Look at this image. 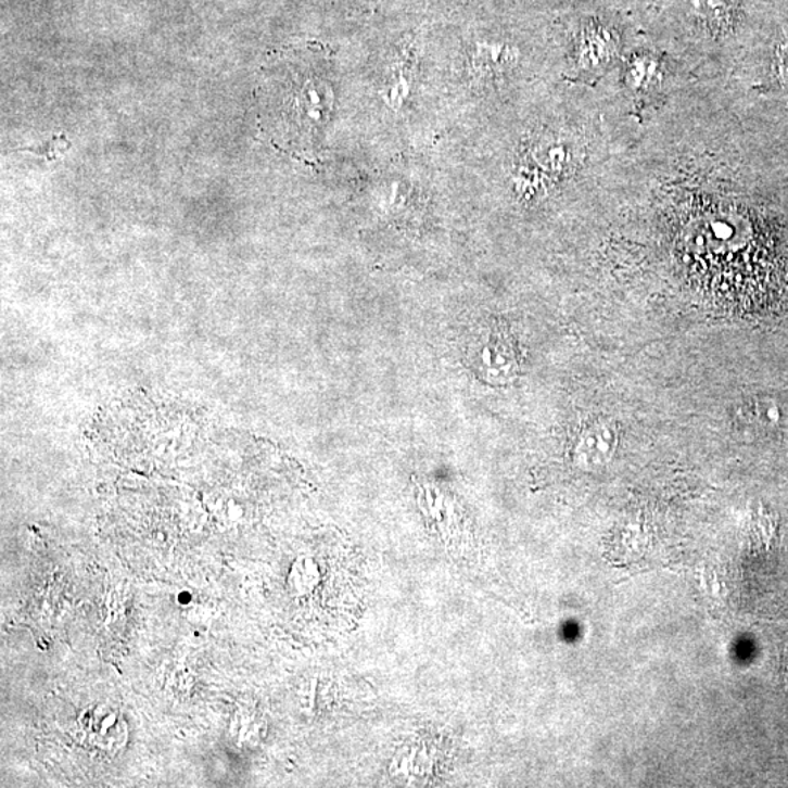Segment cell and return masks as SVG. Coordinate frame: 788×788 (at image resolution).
Returning <instances> with one entry per match:
<instances>
[{
	"instance_id": "cell-1",
	"label": "cell",
	"mask_w": 788,
	"mask_h": 788,
	"mask_svg": "<svg viewBox=\"0 0 788 788\" xmlns=\"http://www.w3.org/2000/svg\"><path fill=\"white\" fill-rule=\"evenodd\" d=\"M469 363L488 384H510L520 372V355L510 334L498 328L479 333L469 345Z\"/></svg>"
},
{
	"instance_id": "cell-7",
	"label": "cell",
	"mask_w": 788,
	"mask_h": 788,
	"mask_svg": "<svg viewBox=\"0 0 788 788\" xmlns=\"http://www.w3.org/2000/svg\"><path fill=\"white\" fill-rule=\"evenodd\" d=\"M533 158L545 171L559 174L573 167L574 152L567 143L550 141L541 143Z\"/></svg>"
},
{
	"instance_id": "cell-10",
	"label": "cell",
	"mask_w": 788,
	"mask_h": 788,
	"mask_svg": "<svg viewBox=\"0 0 788 788\" xmlns=\"http://www.w3.org/2000/svg\"><path fill=\"white\" fill-rule=\"evenodd\" d=\"M69 148L71 142L67 141L65 135L59 134L54 135V137L52 139H49V141L42 142L41 145L25 148V150L21 148L20 151L31 152V154L41 156V158L46 161H54L58 160L59 156L65 154V152L69 150Z\"/></svg>"
},
{
	"instance_id": "cell-2",
	"label": "cell",
	"mask_w": 788,
	"mask_h": 788,
	"mask_svg": "<svg viewBox=\"0 0 788 788\" xmlns=\"http://www.w3.org/2000/svg\"><path fill=\"white\" fill-rule=\"evenodd\" d=\"M79 739L91 751L114 755L125 747L126 724L118 711L99 706L79 720Z\"/></svg>"
},
{
	"instance_id": "cell-5",
	"label": "cell",
	"mask_w": 788,
	"mask_h": 788,
	"mask_svg": "<svg viewBox=\"0 0 788 788\" xmlns=\"http://www.w3.org/2000/svg\"><path fill=\"white\" fill-rule=\"evenodd\" d=\"M743 419L758 430L766 432L788 431V402L755 399L743 406Z\"/></svg>"
},
{
	"instance_id": "cell-6",
	"label": "cell",
	"mask_w": 788,
	"mask_h": 788,
	"mask_svg": "<svg viewBox=\"0 0 788 788\" xmlns=\"http://www.w3.org/2000/svg\"><path fill=\"white\" fill-rule=\"evenodd\" d=\"M694 15L714 31H726L736 18L735 0H690Z\"/></svg>"
},
{
	"instance_id": "cell-3",
	"label": "cell",
	"mask_w": 788,
	"mask_h": 788,
	"mask_svg": "<svg viewBox=\"0 0 788 788\" xmlns=\"http://www.w3.org/2000/svg\"><path fill=\"white\" fill-rule=\"evenodd\" d=\"M620 444V430L615 422H592L580 432L573 450V459L579 468L597 470L605 468L613 459Z\"/></svg>"
},
{
	"instance_id": "cell-12",
	"label": "cell",
	"mask_w": 788,
	"mask_h": 788,
	"mask_svg": "<svg viewBox=\"0 0 788 788\" xmlns=\"http://www.w3.org/2000/svg\"><path fill=\"white\" fill-rule=\"evenodd\" d=\"M783 664H784V675L787 676V681H788V650L786 651V656H784Z\"/></svg>"
},
{
	"instance_id": "cell-8",
	"label": "cell",
	"mask_w": 788,
	"mask_h": 788,
	"mask_svg": "<svg viewBox=\"0 0 788 788\" xmlns=\"http://www.w3.org/2000/svg\"><path fill=\"white\" fill-rule=\"evenodd\" d=\"M660 78L659 62L648 56L635 59L628 67V82L634 90H647Z\"/></svg>"
},
{
	"instance_id": "cell-9",
	"label": "cell",
	"mask_w": 788,
	"mask_h": 788,
	"mask_svg": "<svg viewBox=\"0 0 788 788\" xmlns=\"http://www.w3.org/2000/svg\"><path fill=\"white\" fill-rule=\"evenodd\" d=\"M478 63L486 69L504 71L516 63L517 53L510 46L484 45L479 48Z\"/></svg>"
},
{
	"instance_id": "cell-4",
	"label": "cell",
	"mask_w": 788,
	"mask_h": 788,
	"mask_svg": "<svg viewBox=\"0 0 788 788\" xmlns=\"http://www.w3.org/2000/svg\"><path fill=\"white\" fill-rule=\"evenodd\" d=\"M618 37L605 25L592 24L584 28L579 42V63L587 69H597L612 61L618 52Z\"/></svg>"
},
{
	"instance_id": "cell-11",
	"label": "cell",
	"mask_w": 788,
	"mask_h": 788,
	"mask_svg": "<svg viewBox=\"0 0 788 788\" xmlns=\"http://www.w3.org/2000/svg\"><path fill=\"white\" fill-rule=\"evenodd\" d=\"M777 74L783 84L788 85V29L777 49Z\"/></svg>"
}]
</instances>
